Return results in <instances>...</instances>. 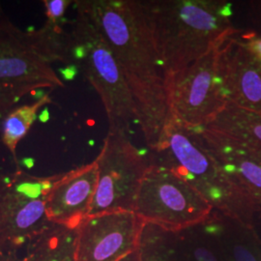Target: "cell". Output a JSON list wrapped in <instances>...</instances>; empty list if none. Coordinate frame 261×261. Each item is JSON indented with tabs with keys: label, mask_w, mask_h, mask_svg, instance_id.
<instances>
[{
	"label": "cell",
	"mask_w": 261,
	"mask_h": 261,
	"mask_svg": "<svg viewBox=\"0 0 261 261\" xmlns=\"http://www.w3.org/2000/svg\"><path fill=\"white\" fill-rule=\"evenodd\" d=\"M118 62L130 89L138 123L151 151L171 118L168 76L137 0H81Z\"/></svg>",
	"instance_id": "obj_1"
},
{
	"label": "cell",
	"mask_w": 261,
	"mask_h": 261,
	"mask_svg": "<svg viewBox=\"0 0 261 261\" xmlns=\"http://www.w3.org/2000/svg\"><path fill=\"white\" fill-rule=\"evenodd\" d=\"M165 65L168 85L226 39L241 33L220 0H137Z\"/></svg>",
	"instance_id": "obj_2"
},
{
	"label": "cell",
	"mask_w": 261,
	"mask_h": 261,
	"mask_svg": "<svg viewBox=\"0 0 261 261\" xmlns=\"http://www.w3.org/2000/svg\"><path fill=\"white\" fill-rule=\"evenodd\" d=\"M151 164L174 171L218 211L243 224L253 225L261 204L230 177L207 149L196 129L189 128L171 116Z\"/></svg>",
	"instance_id": "obj_3"
},
{
	"label": "cell",
	"mask_w": 261,
	"mask_h": 261,
	"mask_svg": "<svg viewBox=\"0 0 261 261\" xmlns=\"http://www.w3.org/2000/svg\"><path fill=\"white\" fill-rule=\"evenodd\" d=\"M69 35L71 65L84 73L99 95L108 116L109 130L127 134L132 123L138 122L137 111L128 84L106 39L80 9H76Z\"/></svg>",
	"instance_id": "obj_4"
},
{
	"label": "cell",
	"mask_w": 261,
	"mask_h": 261,
	"mask_svg": "<svg viewBox=\"0 0 261 261\" xmlns=\"http://www.w3.org/2000/svg\"><path fill=\"white\" fill-rule=\"evenodd\" d=\"M62 59L60 42L46 28L24 32L0 11V84L31 92L64 87L51 66Z\"/></svg>",
	"instance_id": "obj_5"
},
{
	"label": "cell",
	"mask_w": 261,
	"mask_h": 261,
	"mask_svg": "<svg viewBox=\"0 0 261 261\" xmlns=\"http://www.w3.org/2000/svg\"><path fill=\"white\" fill-rule=\"evenodd\" d=\"M213 207L174 171L151 165L140 182L134 212L144 224L179 233L204 223Z\"/></svg>",
	"instance_id": "obj_6"
},
{
	"label": "cell",
	"mask_w": 261,
	"mask_h": 261,
	"mask_svg": "<svg viewBox=\"0 0 261 261\" xmlns=\"http://www.w3.org/2000/svg\"><path fill=\"white\" fill-rule=\"evenodd\" d=\"M60 174L40 177L19 168L0 172V249L19 250L53 224L46 200Z\"/></svg>",
	"instance_id": "obj_7"
},
{
	"label": "cell",
	"mask_w": 261,
	"mask_h": 261,
	"mask_svg": "<svg viewBox=\"0 0 261 261\" xmlns=\"http://www.w3.org/2000/svg\"><path fill=\"white\" fill-rule=\"evenodd\" d=\"M98 183L89 216L133 211L140 182L151 164L121 130H109L95 160Z\"/></svg>",
	"instance_id": "obj_8"
},
{
	"label": "cell",
	"mask_w": 261,
	"mask_h": 261,
	"mask_svg": "<svg viewBox=\"0 0 261 261\" xmlns=\"http://www.w3.org/2000/svg\"><path fill=\"white\" fill-rule=\"evenodd\" d=\"M223 44L168 84L171 116L189 128L205 127L227 103L219 72V53Z\"/></svg>",
	"instance_id": "obj_9"
},
{
	"label": "cell",
	"mask_w": 261,
	"mask_h": 261,
	"mask_svg": "<svg viewBox=\"0 0 261 261\" xmlns=\"http://www.w3.org/2000/svg\"><path fill=\"white\" fill-rule=\"evenodd\" d=\"M133 211L88 216L76 229L75 261H120L138 251L144 226Z\"/></svg>",
	"instance_id": "obj_10"
},
{
	"label": "cell",
	"mask_w": 261,
	"mask_h": 261,
	"mask_svg": "<svg viewBox=\"0 0 261 261\" xmlns=\"http://www.w3.org/2000/svg\"><path fill=\"white\" fill-rule=\"evenodd\" d=\"M98 183L96 162L61 173L46 200L47 219L51 224L77 229L89 216Z\"/></svg>",
	"instance_id": "obj_11"
},
{
	"label": "cell",
	"mask_w": 261,
	"mask_h": 261,
	"mask_svg": "<svg viewBox=\"0 0 261 261\" xmlns=\"http://www.w3.org/2000/svg\"><path fill=\"white\" fill-rule=\"evenodd\" d=\"M239 34L226 39L219 53L224 96L227 103L261 113V66L243 45Z\"/></svg>",
	"instance_id": "obj_12"
},
{
	"label": "cell",
	"mask_w": 261,
	"mask_h": 261,
	"mask_svg": "<svg viewBox=\"0 0 261 261\" xmlns=\"http://www.w3.org/2000/svg\"><path fill=\"white\" fill-rule=\"evenodd\" d=\"M196 130L224 171L261 204V152L245 147L204 127Z\"/></svg>",
	"instance_id": "obj_13"
},
{
	"label": "cell",
	"mask_w": 261,
	"mask_h": 261,
	"mask_svg": "<svg viewBox=\"0 0 261 261\" xmlns=\"http://www.w3.org/2000/svg\"><path fill=\"white\" fill-rule=\"evenodd\" d=\"M224 261H261V240L253 225L213 211L203 223Z\"/></svg>",
	"instance_id": "obj_14"
},
{
	"label": "cell",
	"mask_w": 261,
	"mask_h": 261,
	"mask_svg": "<svg viewBox=\"0 0 261 261\" xmlns=\"http://www.w3.org/2000/svg\"><path fill=\"white\" fill-rule=\"evenodd\" d=\"M250 149L261 152V113L227 103L205 127Z\"/></svg>",
	"instance_id": "obj_15"
},
{
	"label": "cell",
	"mask_w": 261,
	"mask_h": 261,
	"mask_svg": "<svg viewBox=\"0 0 261 261\" xmlns=\"http://www.w3.org/2000/svg\"><path fill=\"white\" fill-rule=\"evenodd\" d=\"M76 229L50 224L27 244L22 261H75Z\"/></svg>",
	"instance_id": "obj_16"
},
{
	"label": "cell",
	"mask_w": 261,
	"mask_h": 261,
	"mask_svg": "<svg viewBox=\"0 0 261 261\" xmlns=\"http://www.w3.org/2000/svg\"><path fill=\"white\" fill-rule=\"evenodd\" d=\"M174 261H224L218 244L205 225L175 233Z\"/></svg>",
	"instance_id": "obj_17"
},
{
	"label": "cell",
	"mask_w": 261,
	"mask_h": 261,
	"mask_svg": "<svg viewBox=\"0 0 261 261\" xmlns=\"http://www.w3.org/2000/svg\"><path fill=\"white\" fill-rule=\"evenodd\" d=\"M51 103L53 100L49 95L46 94L31 105H24L13 109L4 117L1 139L15 160H17V146L19 141L28 135L30 127L36 120L39 110Z\"/></svg>",
	"instance_id": "obj_18"
},
{
	"label": "cell",
	"mask_w": 261,
	"mask_h": 261,
	"mask_svg": "<svg viewBox=\"0 0 261 261\" xmlns=\"http://www.w3.org/2000/svg\"><path fill=\"white\" fill-rule=\"evenodd\" d=\"M174 249L175 233L144 224L138 249L140 261H174Z\"/></svg>",
	"instance_id": "obj_19"
},
{
	"label": "cell",
	"mask_w": 261,
	"mask_h": 261,
	"mask_svg": "<svg viewBox=\"0 0 261 261\" xmlns=\"http://www.w3.org/2000/svg\"><path fill=\"white\" fill-rule=\"evenodd\" d=\"M31 91L27 88L0 84V119L5 117L14 106Z\"/></svg>",
	"instance_id": "obj_20"
},
{
	"label": "cell",
	"mask_w": 261,
	"mask_h": 261,
	"mask_svg": "<svg viewBox=\"0 0 261 261\" xmlns=\"http://www.w3.org/2000/svg\"><path fill=\"white\" fill-rule=\"evenodd\" d=\"M47 23L50 24H61L64 19L66 10L71 5L70 0H45L43 1Z\"/></svg>",
	"instance_id": "obj_21"
},
{
	"label": "cell",
	"mask_w": 261,
	"mask_h": 261,
	"mask_svg": "<svg viewBox=\"0 0 261 261\" xmlns=\"http://www.w3.org/2000/svg\"><path fill=\"white\" fill-rule=\"evenodd\" d=\"M243 45L248 49L251 56L261 66V36L255 33L239 35Z\"/></svg>",
	"instance_id": "obj_22"
},
{
	"label": "cell",
	"mask_w": 261,
	"mask_h": 261,
	"mask_svg": "<svg viewBox=\"0 0 261 261\" xmlns=\"http://www.w3.org/2000/svg\"><path fill=\"white\" fill-rule=\"evenodd\" d=\"M0 261H22L18 253V250L0 249Z\"/></svg>",
	"instance_id": "obj_23"
},
{
	"label": "cell",
	"mask_w": 261,
	"mask_h": 261,
	"mask_svg": "<svg viewBox=\"0 0 261 261\" xmlns=\"http://www.w3.org/2000/svg\"><path fill=\"white\" fill-rule=\"evenodd\" d=\"M120 261H140V255H139V252H132L129 255H127L126 257H124L123 259Z\"/></svg>",
	"instance_id": "obj_24"
}]
</instances>
